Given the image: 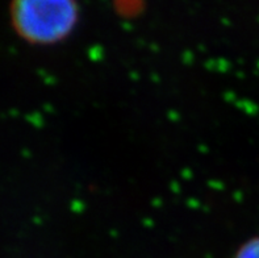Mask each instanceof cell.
Listing matches in <instances>:
<instances>
[{
	"mask_svg": "<svg viewBox=\"0 0 259 258\" xmlns=\"http://www.w3.org/2000/svg\"><path fill=\"white\" fill-rule=\"evenodd\" d=\"M79 20L76 0H12L11 21L20 37L34 45L66 40Z\"/></svg>",
	"mask_w": 259,
	"mask_h": 258,
	"instance_id": "obj_1",
	"label": "cell"
},
{
	"mask_svg": "<svg viewBox=\"0 0 259 258\" xmlns=\"http://www.w3.org/2000/svg\"><path fill=\"white\" fill-rule=\"evenodd\" d=\"M233 258H259V236L249 239L237 249Z\"/></svg>",
	"mask_w": 259,
	"mask_h": 258,
	"instance_id": "obj_2",
	"label": "cell"
}]
</instances>
